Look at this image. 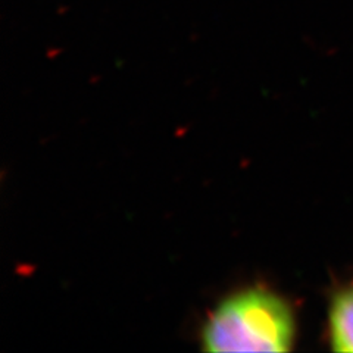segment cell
Segmentation results:
<instances>
[{
    "instance_id": "obj_1",
    "label": "cell",
    "mask_w": 353,
    "mask_h": 353,
    "mask_svg": "<svg viewBox=\"0 0 353 353\" xmlns=\"http://www.w3.org/2000/svg\"><path fill=\"white\" fill-rule=\"evenodd\" d=\"M293 340L292 307L280 296L263 289L227 297L202 331L206 352H289Z\"/></svg>"
},
{
    "instance_id": "obj_2",
    "label": "cell",
    "mask_w": 353,
    "mask_h": 353,
    "mask_svg": "<svg viewBox=\"0 0 353 353\" xmlns=\"http://www.w3.org/2000/svg\"><path fill=\"white\" fill-rule=\"evenodd\" d=\"M330 341L336 352H353V284L340 289L330 305Z\"/></svg>"
}]
</instances>
